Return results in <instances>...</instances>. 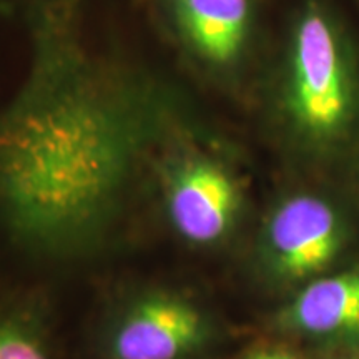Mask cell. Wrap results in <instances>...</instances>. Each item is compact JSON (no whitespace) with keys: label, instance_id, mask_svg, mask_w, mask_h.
<instances>
[{"label":"cell","instance_id":"cell-8","mask_svg":"<svg viewBox=\"0 0 359 359\" xmlns=\"http://www.w3.org/2000/svg\"><path fill=\"white\" fill-rule=\"evenodd\" d=\"M0 359H50L34 321L20 311H0Z\"/></svg>","mask_w":359,"mask_h":359},{"label":"cell","instance_id":"cell-5","mask_svg":"<svg viewBox=\"0 0 359 359\" xmlns=\"http://www.w3.org/2000/svg\"><path fill=\"white\" fill-rule=\"evenodd\" d=\"M240 205L236 183L210 160H188L168 182L167 206L173 228L193 245H212L231 228Z\"/></svg>","mask_w":359,"mask_h":359},{"label":"cell","instance_id":"cell-9","mask_svg":"<svg viewBox=\"0 0 359 359\" xmlns=\"http://www.w3.org/2000/svg\"><path fill=\"white\" fill-rule=\"evenodd\" d=\"M248 359H293L290 356H286V354L283 353H258V354H253V356H250Z\"/></svg>","mask_w":359,"mask_h":359},{"label":"cell","instance_id":"cell-3","mask_svg":"<svg viewBox=\"0 0 359 359\" xmlns=\"http://www.w3.org/2000/svg\"><path fill=\"white\" fill-rule=\"evenodd\" d=\"M208 336V320L195 303L154 291L120 313L107 338V354L109 359H187Z\"/></svg>","mask_w":359,"mask_h":359},{"label":"cell","instance_id":"cell-1","mask_svg":"<svg viewBox=\"0 0 359 359\" xmlns=\"http://www.w3.org/2000/svg\"><path fill=\"white\" fill-rule=\"evenodd\" d=\"M150 132L143 102L47 82L0 127V219L15 243L70 258L109 230Z\"/></svg>","mask_w":359,"mask_h":359},{"label":"cell","instance_id":"cell-6","mask_svg":"<svg viewBox=\"0 0 359 359\" xmlns=\"http://www.w3.org/2000/svg\"><path fill=\"white\" fill-rule=\"evenodd\" d=\"M285 321L313 336L359 333V268L309 283L290 304Z\"/></svg>","mask_w":359,"mask_h":359},{"label":"cell","instance_id":"cell-2","mask_svg":"<svg viewBox=\"0 0 359 359\" xmlns=\"http://www.w3.org/2000/svg\"><path fill=\"white\" fill-rule=\"evenodd\" d=\"M288 110L299 132L313 140L338 137L351 116L348 62L334 27L316 7L303 13L294 30Z\"/></svg>","mask_w":359,"mask_h":359},{"label":"cell","instance_id":"cell-7","mask_svg":"<svg viewBox=\"0 0 359 359\" xmlns=\"http://www.w3.org/2000/svg\"><path fill=\"white\" fill-rule=\"evenodd\" d=\"M180 27L208 60L226 64L243 47L250 0H175Z\"/></svg>","mask_w":359,"mask_h":359},{"label":"cell","instance_id":"cell-4","mask_svg":"<svg viewBox=\"0 0 359 359\" xmlns=\"http://www.w3.org/2000/svg\"><path fill=\"white\" fill-rule=\"evenodd\" d=\"M344 228L336 210L313 195H296L278 206L266 228V251L278 275L306 280L339 255Z\"/></svg>","mask_w":359,"mask_h":359}]
</instances>
